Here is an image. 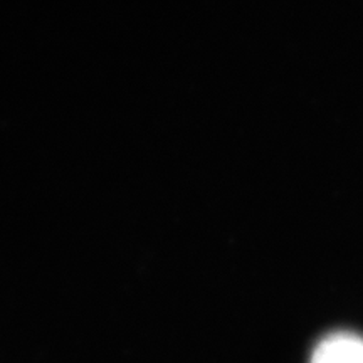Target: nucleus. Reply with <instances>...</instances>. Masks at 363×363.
<instances>
[{
	"label": "nucleus",
	"instance_id": "f257e3e1",
	"mask_svg": "<svg viewBox=\"0 0 363 363\" xmlns=\"http://www.w3.org/2000/svg\"><path fill=\"white\" fill-rule=\"evenodd\" d=\"M310 363H363V337L350 331L331 333L316 345Z\"/></svg>",
	"mask_w": 363,
	"mask_h": 363
}]
</instances>
